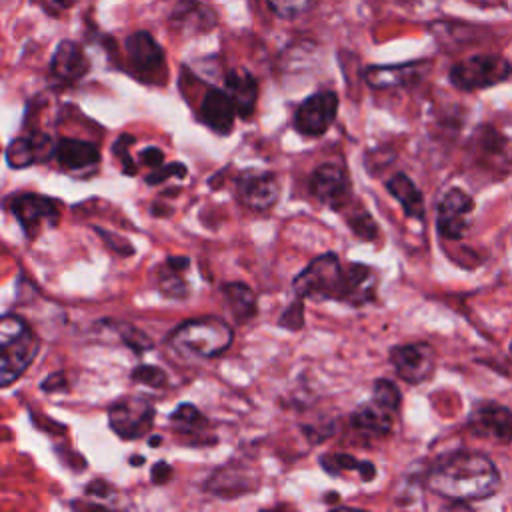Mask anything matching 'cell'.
Instances as JSON below:
<instances>
[{
	"instance_id": "obj_32",
	"label": "cell",
	"mask_w": 512,
	"mask_h": 512,
	"mask_svg": "<svg viewBox=\"0 0 512 512\" xmlns=\"http://www.w3.org/2000/svg\"><path fill=\"white\" fill-rule=\"evenodd\" d=\"M348 226L362 240H374L378 236V226L368 212H358V214L350 216Z\"/></svg>"
},
{
	"instance_id": "obj_39",
	"label": "cell",
	"mask_w": 512,
	"mask_h": 512,
	"mask_svg": "<svg viewBox=\"0 0 512 512\" xmlns=\"http://www.w3.org/2000/svg\"><path fill=\"white\" fill-rule=\"evenodd\" d=\"M112 488L104 482V480H92L88 486H86V494H90V496H98V498H106V494L110 492Z\"/></svg>"
},
{
	"instance_id": "obj_16",
	"label": "cell",
	"mask_w": 512,
	"mask_h": 512,
	"mask_svg": "<svg viewBox=\"0 0 512 512\" xmlns=\"http://www.w3.org/2000/svg\"><path fill=\"white\" fill-rule=\"evenodd\" d=\"M88 68L90 62L84 50L72 40H62L50 60V72L62 84H74L76 80L84 78Z\"/></svg>"
},
{
	"instance_id": "obj_15",
	"label": "cell",
	"mask_w": 512,
	"mask_h": 512,
	"mask_svg": "<svg viewBox=\"0 0 512 512\" xmlns=\"http://www.w3.org/2000/svg\"><path fill=\"white\" fill-rule=\"evenodd\" d=\"M238 110L226 90L208 88L200 102V120L218 134H228L234 126Z\"/></svg>"
},
{
	"instance_id": "obj_11",
	"label": "cell",
	"mask_w": 512,
	"mask_h": 512,
	"mask_svg": "<svg viewBox=\"0 0 512 512\" xmlns=\"http://www.w3.org/2000/svg\"><path fill=\"white\" fill-rule=\"evenodd\" d=\"M338 96L330 90L314 92L294 112V128L304 136H320L334 122Z\"/></svg>"
},
{
	"instance_id": "obj_10",
	"label": "cell",
	"mask_w": 512,
	"mask_h": 512,
	"mask_svg": "<svg viewBox=\"0 0 512 512\" xmlns=\"http://www.w3.org/2000/svg\"><path fill=\"white\" fill-rule=\"evenodd\" d=\"M390 362L404 382L422 384L434 374L436 352L426 342L400 344L390 350Z\"/></svg>"
},
{
	"instance_id": "obj_21",
	"label": "cell",
	"mask_w": 512,
	"mask_h": 512,
	"mask_svg": "<svg viewBox=\"0 0 512 512\" xmlns=\"http://www.w3.org/2000/svg\"><path fill=\"white\" fill-rule=\"evenodd\" d=\"M190 268V260L186 256H168L158 272V290L172 300H184L188 296V282L184 278V272Z\"/></svg>"
},
{
	"instance_id": "obj_2",
	"label": "cell",
	"mask_w": 512,
	"mask_h": 512,
	"mask_svg": "<svg viewBox=\"0 0 512 512\" xmlns=\"http://www.w3.org/2000/svg\"><path fill=\"white\" fill-rule=\"evenodd\" d=\"M232 328L226 320L218 316H200L182 322L172 330L168 342L170 346L192 358H216L224 354L232 344Z\"/></svg>"
},
{
	"instance_id": "obj_31",
	"label": "cell",
	"mask_w": 512,
	"mask_h": 512,
	"mask_svg": "<svg viewBox=\"0 0 512 512\" xmlns=\"http://www.w3.org/2000/svg\"><path fill=\"white\" fill-rule=\"evenodd\" d=\"M134 140H136V138H134L132 134H122V136L116 138V142H114V146H112V152L116 154V158H118L120 164H122V172L128 174V176H134L136 170H138L136 162H134L132 156H130V144H132Z\"/></svg>"
},
{
	"instance_id": "obj_1",
	"label": "cell",
	"mask_w": 512,
	"mask_h": 512,
	"mask_svg": "<svg viewBox=\"0 0 512 512\" xmlns=\"http://www.w3.org/2000/svg\"><path fill=\"white\" fill-rule=\"evenodd\" d=\"M428 488L456 504L486 500L500 488V474L494 462L478 452H452L440 458L428 478Z\"/></svg>"
},
{
	"instance_id": "obj_28",
	"label": "cell",
	"mask_w": 512,
	"mask_h": 512,
	"mask_svg": "<svg viewBox=\"0 0 512 512\" xmlns=\"http://www.w3.org/2000/svg\"><path fill=\"white\" fill-rule=\"evenodd\" d=\"M102 326H106L110 330V334L116 336L122 344H126L134 354H144L146 350L152 348V340L148 338V334L128 322L106 320V322H102Z\"/></svg>"
},
{
	"instance_id": "obj_33",
	"label": "cell",
	"mask_w": 512,
	"mask_h": 512,
	"mask_svg": "<svg viewBox=\"0 0 512 512\" xmlns=\"http://www.w3.org/2000/svg\"><path fill=\"white\" fill-rule=\"evenodd\" d=\"M316 0H270V8L280 18H296L310 10Z\"/></svg>"
},
{
	"instance_id": "obj_38",
	"label": "cell",
	"mask_w": 512,
	"mask_h": 512,
	"mask_svg": "<svg viewBox=\"0 0 512 512\" xmlns=\"http://www.w3.org/2000/svg\"><path fill=\"white\" fill-rule=\"evenodd\" d=\"M40 388H42L44 392H60V390H64V388H66V376H64V372H54V374H50L48 378L42 380Z\"/></svg>"
},
{
	"instance_id": "obj_25",
	"label": "cell",
	"mask_w": 512,
	"mask_h": 512,
	"mask_svg": "<svg viewBox=\"0 0 512 512\" xmlns=\"http://www.w3.org/2000/svg\"><path fill=\"white\" fill-rule=\"evenodd\" d=\"M222 296L228 302L230 312L238 322H248L258 312V302L250 286L244 282H228L222 286Z\"/></svg>"
},
{
	"instance_id": "obj_3",
	"label": "cell",
	"mask_w": 512,
	"mask_h": 512,
	"mask_svg": "<svg viewBox=\"0 0 512 512\" xmlns=\"http://www.w3.org/2000/svg\"><path fill=\"white\" fill-rule=\"evenodd\" d=\"M40 340L34 330L16 314L0 320V384L8 386L20 378L36 360Z\"/></svg>"
},
{
	"instance_id": "obj_37",
	"label": "cell",
	"mask_w": 512,
	"mask_h": 512,
	"mask_svg": "<svg viewBox=\"0 0 512 512\" xmlns=\"http://www.w3.org/2000/svg\"><path fill=\"white\" fill-rule=\"evenodd\" d=\"M172 476V466L164 460H158L152 468H150V478L154 484H166Z\"/></svg>"
},
{
	"instance_id": "obj_22",
	"label": "cell",
	"mask_w": 512,
	"mask_h": 512,
	"mask_svg": "<svg viewBox=\"0 0 512 512\" xmlns=\"http://www.w3.org/2000/svg\"><path fill=\"white\" fill-rule=\"evenodd\" d=\"M224 90L234 100L240 118H250L254 108H256V100H258L256 78L248 70H242V68L240 70H230L226 74V88Z\"/></svg>"
},
{
	"instance_id": "obj_44",
	"label": "cell",
	"mask_w": 512,
	"mask_h": 512,
	"mask_svg": "<svg viewBox=\"0 0 512 512\" xmlns=\"http://www.w3.org/2000/svg\"><path fill=\"white\" fill-rule=\"evenodd\" d=\"M510 350H512V344H510Z\"/></svg>"
},
{
	"instance_id": "obj_9",
	"label": "cell",
	"mask_w": 512,
	"mask_h": 512,
	"mask_svg": "<svg viewBox=\"0 0 512 512\" xmlns=\"http://www.w3.org/2000/svg\"><path fill=\"white\" fill-rule=\"evenodd\" d=\"M10 210H12L14 218L20 222V226L28 238H36L38 232L42 230V226L54 228L60 220L58 204L52 198L34 194V192L14 196Z\"/></svg>"
},
{
	"instance_id": "obj_12",
	"label": "cell",
	"mask_w": 512,
	"mask_h": 512,
	"mask_svg": "<svg viewBox=\"0 0 512 512\" xmlns=\"http://www.w3.org/2000/svg\"><path fill=\"white\" fill-rule=\"evenodd\" d=\"M238 200L256 212H266L280 198V182L272 172H246L236 180Z\"/></svg>"
},
{
	"instance_id": "obj_35",
	"label": "cell",
	"mask_w": 512,
	"mask_h": 512,
	"mask_svg": "<svg viewBox=\"0 0 512 512\" xmlns=\"http://www.w3.org/2000/svg\"><path fill=\"white\" fill-rule=\"evenodd\" d=\"M280 326L288 330H300L304 326V306L300 300L292 302L280 316Z\"/></svg>"
},
{
	"instance_id": "obj_20",
	"label": "cell",
	"mask_w": 512,
	"mask_h": 512,
	"mask_svg": "<svg viewBox=\"0 0 512 512\" xmlns=\"http://www.w3.org/2000/svg\"><path fill=\"white\" fill-rule=\"evenodd\" d=\"M170 24L180 32H206L216 24V14L198 0H180L172 10Z\"/></svg>"
},
{
	"instance_id": "obj_43",
	"label": "cell",
	"mask_w": 512,
	"mask_h": 512,
	"mask_svg": "<svg viewBox=\"0 0 512 512\" xmlns=\"http://www.w3.org/2000/svg\"><path fill=\"white\" fill-rule=\"evenodd\" d=\"M160 442H162V440H160V438H158V436H154V438H152V440H150V444H152V446H158V444H160Z\"/></svg>"
},
{
	"instance_id": "obj_18",
	"label": "cell",
	"mask_w": 512,
	"mask_h": 512,
	"mask_svg": "<svg viewBox=\"0 0 512 512\" xmlns=\"http://www.w3.org/2000/svg\"><path fill=\"white\" fill-rule=\"evenodd\" d=\"M126 52L136 72L150 76L164 70V50L148 32H134L126 38Z\"/></svg>"
},
{
	"instance_id": "obj_23",
	"label": "cell",
	"mask_w": 512,
	"mask_h": 512,
	"mask_svg": "<svg viewBox=\"0 0 512 512\" xmlns=\"http://www.w3.org/2000/svg\"><path fill=\"white\" fill-rule=\"evenodd\" d=\"M344 300L348 306H364L376 298V272L366 264H352L348 270Z\"/></svg>"
},
{
	"instance_id": "obj_29",
	"label": "cell",
	"mask_w": 512,
	"mask_h": 512,
	"mask_svg": "<svg viewBox=\"0 0 512 512\" xmlns=\"http://www.w3.org/2000/svg\"><path fill=\"white\" fill-rule=\"evenodd\" d=\"M170 424L180 434H202L208 428V420L192 404H180L170 414Z\"/></svg>"
},
{
	"instance_id": "obj_40",
	"label": "cell",
	"mask_w": 512,
	"mask_h": 512,
	"mask_svg": "<svg viewBox=\"0 0 512 512\" xmlns=\"http://www.w3.org/2000/svg\"><path fill=\"white\" fill-rule=\"evenodd\" d=\"M72 0H44V6L46 10H52V8H66Z\"/></svg>"
},
{
	"instance_id": "obj_41",
	"label": "cell",
	"mask_w": 512,
	"mask_h": 512,
	"mask_svg": "<svg viewBox=\"0 0 512 512\" xmlns=\"http://www.w3.org/2000/svg\"><path fill=\"white\" fill-rule=\"evenodd\" d=\"M130 462H132V466H140V464H144V458L142 456H132Z\"/></svg>"
},
{
	"instance_id": "obj_17",
	"label": "cell",
	"mask_w": 512,
	"mask_h": 512,
	"mask_svg": "<svg viewBox=\"0 0 512 512\" xmlns=\"http://www.w3.org/2000/svg\"><path fill=\"white\" fill-rule=\"evenodd\" d=\"M56 144L48 134H30L10 140L6 148V160L12 168H26L34 162L48 160L54 156Z\"/></svg>"
},
{
	"instance_id": "obj_30",
	"label": "cell",
	"mask_w": 512,
	"mask_h": 512,
	"mask_svg": "<svg viewBox=\"0 0 512 512\" xmlns=\"http://www.w3.org/2000/svg\"><path fill=\"white\" fill-rule=\"evenodd\" d=\"M130 378L138 384L150 386V388H164L168 384V374L154 364H140L132 370Z\"/></svg>"
},
{
	"instance_id": "obj_42",
	"label": "cell",
	"mask_w": 512,
	"mask_h": 512,
	"mask_svg": "<svg viewBox=\"0 0 512 512\" xmlns=\"http://www.w3.org/2000/svg\"><path fill=\"white\" fill-rule=\"evenodd\" d=\"M332 500H338V492L334 494V492H328L326 494V502H332Z\"/></svg>"
},
{
	"instance_id": "obj_8",
	"label": "cell",
	"mask_w": 512,
	"mask_h": 512,
	"mask_svg": "<svg viewBox=\"0 0 512 512\" xmlns=\"http://www.w3.org/2000/svg\"><path fill=\"white\" fill-rule=\"evenodd\" d=\"M310 192L332 210L344 208L352 198V182L346 168L338 162L320 164L310 176Z\"/></svg>"
},
{
	"instance_id": "obj_5",
	"label": "cell",
	"mask_w": 512,
	"mask_h": 512,
	"mask_svg": "<svg viewBox=\"0 0 512 512\" xmlns=\"http://www.w3.org/2000/svg\"><path fill=\"white\" fill-rule=\"evenodd\" d=\"M400 404H402V394L396 388V384L386 378H380L374 382L372 400L360 404L352 412L350 422L362 434L384 436L392 430Z\"/></svg>"
},
{
	"instance_id": "obj_36",
	"label": "cell",
	"mask_w": 512,
	"mask_h": 512,
	"mask_svg": "<svg viewBox=\"0 0 512 512\" xmlns=\"http://www.w3.org/2000/svg\"><path fill=\"white\" fill-rule=\"evenodd\" d=\"M138 158H140L142 164L150 166L152 170H154V168H160L162 164H166V162H164V152H162L160 148H156V146L144 148V150L138 154Z\"/></svg>"
},
{
	"instance_id": "obj_13",
	"label": "cell",
	"mask_w": 512,
	"mask_h": 512,
	"mask_svg": "<svg viewBox=\"0 0 512 512\" xmlns=\"http://www.w3.org/2000/svg\"><path fill=\"white\" fill-rule=\"evenodd\" d=\"M472 210H474V202L466 192L458 188L448 190L438 202V216H436L438 232L448 240H460L468 230V218Z\"/></svg>"
},
{
	"instance_id": "obj_6",
	"label": "cell",
	"mask_w": 512,
	"mask_h": 512,
	"mask_svg": "<svg viewBox=\"0 0 512 512\" xmlns=\"http://www.w3.org/2000/svg\"><path fill=\"white\" fill-rule=\"evenodd\" d=\"M512 64L498 54H476L450 68V82L460 90H480L508 80Z\"/></svg>"
},
{
	"instance_id": "obj_7",
	"label": "cell",
	"mask_w": 512,
	"mask_h": 512,
	"mask_svg": "<svg viewBox=\"0 0 512 512\" xmlns=\"http://www.w3.org/2000/svg\"><path fill=\"white\" fill-rule=\"evenodd\" d=\"M154 406L144 396H122L108 408V426L122 440H138L154 426Z\"/></svg>"
},
{
	"instance_id": "obj_34",
	"label": "cell",
	"mask_w": 512,
	"mask_h": 512,
	"mask_svg": "<svg viewBox=\"0 0 512 512\" xmlns=\"http://www.w3.org/2000/svg\"><path fill=\"white\" fill-rule=\"evenodd\" d=\"M188 172V168L182 164V162H170V164H162L160 168H154L148 176H146V182L150 186L154 184H160L172 176H178V178H184Z\"/></svg>"
},
{
	"instance_id": "obj_4",
	"label": "cell",
	"mask_w": 512,
	"mask_h": 512,
	"mask_svg": "<svg viewBox=\"0 0 512 512\" xmlns=\"http://www.w3.org/2000/svg\"><path fill=\"white\" fill-rule=\"evenodd\" d=\"M348 274L340 264L338 254L326 252L316 256L292 282L298 298L344 300Z\"/></svg>"
},
{
	"instance_id": "obj_27",
	"label": "cell",
	"mask_w": 512,
	"mask_h": 512,
	"mask_svg": "<svg viewBox=\"0 0 512 512\" xmlns=\"http://www.w3.org/2000/svg\"><path fill=\"white\" fill-rule=\"evenodd\" d=\"M418 76V64H402V66H370L366 70V82L372 88H390L408 84Z\"/></svg>"
},
{
	"instance_id": "obj_14",
	"label": "cell",
	"mask_w": 512,
	"mask_h": 512,
	"mask_svg": "<svg viewBox=\"0 0 512 512\" xmlns=\"http://www.w3.org/2000/svg\"><path fill=\"white\" fill-rule=\"evenodd\" d=\"M470 428L478 436L494 438L498 442H512V410L500 404H482L470 414Z\"/></svg>"
},
{
	"instance_id": "obj_19",
	"label": "cell",
	"mask_w": 512,
	"mask_h": 512,
	"mask_svg": "<svg viewBox=\"0 0 512 512\" xmlns=\"http://www.w3.org/2000/svg\"><path fill=\"white\" fill-rule=\"evenodd\" d=\"M54 158L58 160V164L62 168L80 172V170H86V168H92L98 164L100 150L92 142H84L78 138H60L56 142Z\"/></svg>"
},
{
	"instance_id": "obj_24",
	"label": "cell",
	"mask_w": 512,
	"mask_h": 512,
	"mask_svg": "<svg viewBox=\"0 0 512 512\" xmlns=\"http://www.w3.org/2000/svg\"><path fill=\"white\" fill-rule=\"evenodd\" d=\"M386 190L400 202L402 210L410 218H424V198L422 192L416 188V184L404 174L398 172L386 180Z\"/></svg>"
},
{
	"instance_id": "obj_26",
	"label": "cell",
	"mask_w": 512,
	"mask_h": 512,
	"mask_svg": "<svg viewBox=\"0 0 512 512\" xmlns=\"http://www.w3.org/2000/svg\"><path fill=\"white\" fill-rule=\"evenodd\" d=\"M318 462L332 476H340L344 472H356L364 482H370L376 476V468L370 460H358L352 454H344V452L322 454Z\"/></svg>"
}]
</instances>
